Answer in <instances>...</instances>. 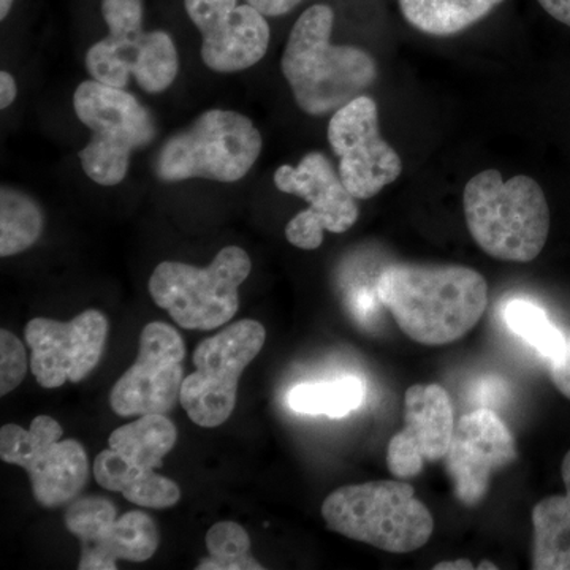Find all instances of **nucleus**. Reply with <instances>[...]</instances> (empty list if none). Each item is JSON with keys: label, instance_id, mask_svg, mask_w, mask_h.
Segmentation results:
<instances>
[{"label": "nucleus", "instance_id": "nucleus-12", "mask_svg": "<svg viewBox=\"0 0 570 570\" xmlns=\"http://www.w3.org/2000/svg\"><path fill=\"white\" fill-rule=\"evenodd\" d=\"M326 134L340 159L337 174L360 200L374 197L403 171L400 156L381 137L377 105L371 97L362 94L336 110Z\"/></svg>", "mask_w": 570, "mask_h": 570}, {"label": "nucleus", "instance_id": "nucleus-25", "mask_svg": "<svg viewBox=\"0 0 570 570\" xmlns=\"http://www.w3.org/2000/svg\"><path fill=\"white\" fill-rule=\"evenodd\" d=\"M208 558L198 562V570H264L250 554V539L235 521H220L206 532Z\"/></svg>", "mask_w": 570, "mask_h": 570}, {"label": "nucleus", "instance_id": "nucleus-16", "mask_svg": "<svg viewBox=\"0 0 570 570\" xmlns=\"http://www.w3.org/2000/svg\"><path fill=\"white\" fill-rule=\"evenodd\" d=\"M453 430V404L439 384H419L404 395V428L387 448V468L396 479L417 478L425 463L448 455Z\"/></svg>", "mask_w": 570, "mask_h": 570}, {"label": "nucleus", "instance_id": "nucleus-33", "mask_svg": "<svg viewBox=\"0 0 570 570\" xmlns=\"http://www.w3.org/2000/svg\"><path fill=\"white\" fill-rule=\"evenodd\" d=\"M18 96L17 81L11 77L9 71L3 70L0 73V108L6 110L14 102Z\"/></svg>", "mask_w": 570, "mask_h": 570}, {"label": "nucleus", "instance_id": "nucleus-14", "mask_svg": "<svg viewBox=\"0 0 570 570\" xmlns=\"http://www.w3.org/2000/svg\"><path fill=\"white\" fill-rule=\"evenodd\" d=\"M515 460V441L504 420L491 409L482 407L455 423L444 463L455 497L474 508L489 493L494 472Z\"/></svg>", "mask_w": 570, "mask_h": 570}, {"label": "nucleus", "instance_id": "nucleus-3", "mask_svg": "<svg viewBox=\"0 0 570 570\" xmlns=\"http://www.w3.org/2000/svg\"><path fill=\"white\" fill-rule=\"evenodd\" d=\"M463 206L469 234L490 257L528 264L546 247L550 208L530 176L504 181L498 170L482 171L464 187Z\"/></svg>", "mask_w": 570, "mask_h": 570}, {"label": "nucleus", "instance_id": "nucleus-17", "mask_svg": "<svg viewBox=\"0 0 570 570\" xmlns=\"http://www.w3.org/2000/svg\"><path fill=\"white\" fill-rule=\"evenodd\" d=\"M104 20L108 36L86 55V69L94 80L124 89L148 41L142 32V0H104Z\"/></svg>", "mask_w": 570, "mask_h": 570}, {"label": "nucleus", "instance_id": "nucleus-28", "mask_svg": "<svg viewBox=\"0 0 570 570\" xmlns=\"http://www.w3.org/2000/svg\"><path fill=\"white\" fill-rule=\"evenodd\" d=\"M116 520V505L102 497L77 498L66 512L67 530L80 539L81 546L100 538Z\"/></svg>", "mask_w": 570, "mask_h": 570}, {"label": "nucleus", "instance_id": "nucleus-34", "mask_svg": "<svg viewBox=\"0 0 570 570\" xmlns=\"http://www.w3.org/2000/svg\"><path fill=\"white\" fill-rule=\"evenodd\" d=\"M434 570H474L475 566L469 560L438 562Z\"/></svg>", "mask_w": 570, "mask_h": 570}, {"label": "nucleus", "instance_id": "nucleus-10", "mask_svg": "<svg viewBox=\"0 0 570 570\" xmlns=\"http://www.w3.org/2000/svg\"><path fill=\"white\" fill-rule=\"evenodd\" d=\"M275 186L281 193L296 195L309 204L285 227V238L298 249H317L324 243V232L344 234L358 219L356 198L322 153L306 154L296 167L277 168Z\"/></svg>", "mask_w": 570, "mask_h": 570}, {"label": "nucleus", "instance_id": "nucleus-6", "mask_svg": "<svg viewBox=\"0 0 570 570\" xmlns=\"http://www.w3.org/2000/svg\"><path fill=\"white\" fill-rule=\"evenodd\" d=\"M253 264L245 249L227 246L206 268L163 262L149 277L153 302L167 311L175 324L186 330L209 332L238 313L239 285L250 275Z\"/></svg>", "mask_w": 570, "mask_h": 570}, {"label": "nucleus", "instance_id": "nucleus-24", "mask_svg": "<svg viewBox=\"0 0 570 570\" xmlns=\"http://www.w3.org/2000/svg\"><path fill=\"white\" fill-rule=\"evenodd\" d=\"M45 217L37 202L13 187L0 189V255L24 253L43 234Z\"/></svg>", "mask_w": 570, "mask_h": 570}, {"label": "nucleus", "instance_id": "nucleus-30", "mask_svg": "<svg viewBox=\"0 0 570 570\" xmlns=\"http://www.w3.org/2000/svg\"><path fill=\"white\" fill-rule=\"evenodd\" d=\"M551 381H553L558 392L570 400V333L566 337L564 351H562L560 358L551 362Z\"/></svg>", "mask_w": 570, "mask_h": 570}, {"label": "nucleus", "instance_id": "nucleus-19", "mask_svg": "<svg viewBox=\"0 0 570 570\" xmlns=\"http://www.w3.org/2000/svg\"><path fill=\"white\" fill-rule=\"evenodd\" d=\"M94 478L102 489L119 491L127 501L145 509H170L181 499V489L174 480L130 464L111 448L96 456Z\"/></svg>", "mask_w": 570, "mask_h": 570}, {"label": "nucleus", "instance_id": "nucleus-9", "mask_svg": "<svg viewBox=\"0 0 570 570\" xmlns=\"http://www.w3.org/2000/svg\"><path fill=\"white\" fill-rule=\"evenodd\" d=\"M50 415H37L31 428L9 423L0 430V459L28 472L32 494L43 508L70 504L88 485L89 461L75 439Z\"/></svg>", "mask_w": 570, "mask_h": 570}, {"label": "nucleus", "instance_id": "nucleus-36", "mask_svg": "<svg viewBox=\"0 0 570 570\" xmlns=\"http://www.w3.org/2000/svg\"><path fill=\"white\" fill-rule=\"evenodd\" d=\"M478 569L479 570H487V569L497 570L498 566H494L493 562H490V561H482L478 566Z\"/></svg>", "mask_w": 570, "mask_h": 570}, {"label": "nucleus", "instance_id": "nucleus-21", "mask_svg": "<svg viewBox=\"0 0 570 570\" xmlns=\"http://www.w3.org/2000/svg\"><path fill=\"white\" fill-rule=\"evenodd\" d=\"M178 431L167 415L148 414L119 426L108 438V448L124 460L142 469L163 466L165 455L174 450Z\"/></svg>", "mask_w": 570, "mask_h": 570}, {"label": "nucleus", "instance_id": "nucleus-20", "mask_svg": "<svg viewBox=\"0 0 570 570\" xmlns=\"http://www.w3.org/2000/svg\"><path fill=\"white\" fill-rule=\"evenodd\" d=\"M566 494L543 498L532 509V569L570 570V450L561 466Z\"/></svg>", "mask_w": 570, "mask_h": 570}, {"label": "nucleus", "instance_id": "nucleus-26", "mask_svg": "<svg viewBox=\"0 0 570 570\" xmlns=\"http://www.w3.org/2000/svg\"><path fill=\"white\" fill-rule=\"evenodd\" d=\"M505 324L532 348L550 358H560L566 346V337L561 335L542 307L528 299L515 298L504 309Z\"/></svg>", "mask_w": 570, "mask_h": 570}, {"label": "nucleus", "instance_id": "nucleus-27", "mask_svg": "<svg viewBox=\"0 0 570 570\" xmlns=\"http://www.w3.org/2000/svg\"><path fill=\"white\" fill-rule=\"evenodd\" d=\"M178 70L179 59L174 39L164 31L148 32V41L132 75L138 86L149 94L167 91L174 85Z\"/></svg>", "mask_w": 570, "mask_h": 570}, {"label": "nucleus", "instance_id": "nucleus-18", "mask_svg": "<svg viewBox=\"0 0 570 570\" xmlns=\"http://www.w3.org/2000/svg\"><path fill=\"white\" fill-rule=\"evenodd\" d=\"M159 531L141 510L124 513L91 543L81 546L80 570H116L118 561L145 562L159 549Z\"/></svg>", "mask_w": 570, "mask_h": 570}, {"label": "nucleus", "instance_id": "nucleus-22", "mask_svg": "<svg viewBox=\"0 0 570 570\" xmlns=\"http://www.w3.org/2000/svg\"><path fill=\"white\" fill-rule=\"evenodd\" d=\"M504 0H400L409 24L428 36L448 37L485 18Z\"/></svg>", "mask_w": 570, "mask_h": 570}, {"label": "nucleus", "instance_id": "nucleus-5", "mask_svg": "<svg viewBox=\"0 0 570 570\" xmlns=\"http://www.w3.org/2000/svg\"><path fill=\"white\" fill-rule=\"evenodd\" d=\"M262 153V135L236 111L209 110L157 154L156 175L164 183L202 178L236 183L249 174Z\"/></svg>", "mask_w": 570, "mask_h": 570}, {"label": "nucleus", "instance_id": "nucleus-4", "mask_svg": "<svg viewBox=\"0 0 570 570\" xmlns=\"http://www.w3.org/2000/svg\"><path fill=\"white\" fill-rule=\"evenodd\" d=\"M328 530L389 553H411L426 546L434 519L403 480H376L341 487L322 504Z\"/></svg>", "mask_w": 570, "mask_h": 570}, {"label": "nucleus", "instance_id": "nucleus-35", "mask_svg": "<svg viewBox=\"0 0 570 570\" xmlns=\"http://www.w3.org/2000/svg\"><path fill=\"white\" fill-rule=\"evenodd\" d=\"M13 2L14 0H0V20H6L9 17Z\"/></svg>", "mask_w": 570, "mask_h": 570}, {"label": "nucleus", "instance_id": "nucleus-32", "mask_svg": "<svg viewBox=\"0 0 570 570\" xmlns=\"http://www.w3.org/2000/svg\"><path fill=\"white\" fill-rule=\"evenodd\" d=\"M538 2L550 17L570 28V0H538Z\"/></svg>", "mask_w": 570, "mask_h": 570}, {"label": "nucleus", "instance_id": "nucleus-2", "mask_svg": "<svg viewBox=\"0 0 570 570\" xmlns=\"http://www.w3.org/2000/svg\"><path fill=\"white\" fill-rule=\"evenodd\" d=\"M335 13L317 3L296 20L285 45L281 70L299 110L324 116L362 96L377 78V66L366 51L332 45Z\"/></svg>", "mask_w": 570, "mask_h": 570}, {"label": "nucleus", "instance_id": "nucleus-29", "mask_svg": "<svg viewBox=\"0 0 570 570\" xmlns=\"http://www.w3.org/2000/svg\"><path fill=\"white\" fill-rule=\"evenodd\" d=\"M28 355L20 337L9 330H0V395L7 396L20 387L28 374Z\"/></svg>", "mask_w": 570, "mask_h": 570}, {"label": "nucleus", "instance_id": "nucleus-11", "mask_svg": "<svg viewBox=\"0 0 570 570\" xmlns=\"http://www.w3.org/2000/svg\"><path fill=\"white\" fill-rule=\"evenodd\" d=\"M186 346L181 335L165 322L145 325L137 360L116 382L110 406L119 417L167 415L181 400L183 362Z\"/></svg>", "mask_w": 570, "mask_h": 570}, {"label": "nucleus", "instance_id": "nucleus-8", "mask_svg": "<svg viewBox=\"0 0 570 570\" xmlns=\"http://www.w3.org/2000/svg\"><path fill=\"white\" fill-rule=\"evenodd\" d=\"M266 332L253 318L225 326L194 351L195 373L184 377L181 406L195 425H224L236 406L238 382L265 346Z\"/></svg>", "mask_w": 570, "mask_h": 570}, {"label": "nucleus", "instance_id": "nucleus-15", "mask_svg": "<svg viewBox=\"0 0 570 570\" xmlns=\"http://www.w3.org/2000/svg\"><path fill=\"white\" fill-rule=\"evenodd\" d=\"M184 9L202 33V59L209 70L235 73L261 62L269 45L265 14L238 0H184Z\"/></svg>", "mask_w": 570, "mask_h": 570}, {"label": "nucleus", "instance_id": "nucleus-1", "mask_svg": "<svg viewBox=\"0 0 570 570\" xmlns=\"http://www.w3.org/2000/svg\"><path fill=\"white\" fill-rule=\"evenodd\" d=\"M376 295L404 335L423 346H448L479 324L489 284L463 265L393 264L379 275Z\"/></svg>", "mask_w": 570, "mask_h": 570}, {"label": "nucleus", "instance_id": "nucleus-13", "mask_svg": "<svg viewBox=\"0 0 570 570\" xmlns=\"http://www.w3.org/2000/svg\"><path fill=\"white\" fill-rule=\"evenodd\" d=\"M108 330V318L99 309L82 311L69 322L32 318L24 336L36 381L43 389L85 381L102 360Z\"/></svg>", "mask_w": 570, "mask_h": 570}, {"label": "nucleus", "instance_id": "nucleus-7", "mask_svg": "<svg viewBox=\"0 0 570 570\" xmlns=\"http://www.w3.org/2000/svg\"><path fill=\"white\" fill-rule=\"evenodd\" d=\"M77 118L92 138L80 153L82 171L100 186L121 184L130 157L156 138V122L132 94L97 80L82 81L73 94Z\"/></svg>", "mask_w": 570, "mask_h": 570}, {"label": "nucleus", "instance_id": "nucleus-23", "mask_svg": "<svg viewBox=\"0 0 570 570\" xmlns=\"http://www.w3.org/2000/svg\"><path fill=\"white\" fill-rule=\"evenodd\" d=\"M366 387L362 379L348 376L337 381L302 384L292 389L287 404L296 414L346 417L365 403Z\"/></svg>", "mask_w": 570, "mask_h": 570}, {"label": "nucleus", "instance_id": "nucleus-31", "mask_svg": "<svg viewBox=\"0 0 570 570\" xmlns=\"http://www.w3.org/2000/svg\"><path fill=\"white\" fill-rule=\"evenodd\" d=\"M246 2L265 17H283L285 13H291L303 0H246Z\"/></svg>", "mask_w": 570, "mask_h": 570}]
</instances>
